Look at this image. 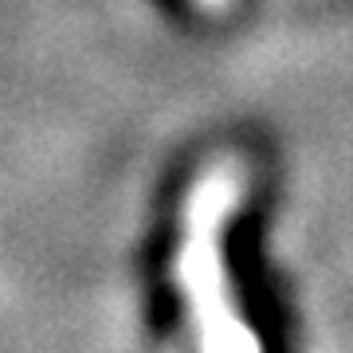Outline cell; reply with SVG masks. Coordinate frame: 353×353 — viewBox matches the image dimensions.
Here are the masks:
<instances>
[{
	"label": "cell",
	"instance_id": "2",
	"mask_svg": "<svg viewBox=\"0 0 353 353\" xmlns=\"http://www.w3.org/2000/svg\"><path fill=\"white\" fill-rule=\"evenodd\" d=\"M204 4H224V0H204Z\"/></svg>",
	"mask_w": 353,
	"mask_h": 353
},
{
	"label": "cell",
	"instance_id": "1",
	"mask_svg": "<svg viewBox=\"0 0 353 353\" xmlns=\"http://www.w3.org/2000/svg\"><path fill=\"white\" fill-rule=\"evenodd\" d=\"M243 176L236 165H212L192 185L185 201V232H181V255H176V279L189 299L192 330L201 334V353H263V341L232 299L224 275V252L220 236L232 208L240 204Z\"/></svg>",
	"mask_w": 353,
	"mask_h": 353
}]
</instances>
